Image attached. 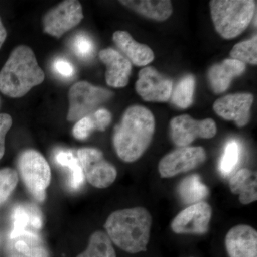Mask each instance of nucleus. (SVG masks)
Instances as JSON below:
<instances>
[{
    "label": "nucleus",
    "instance_id": "nucleus-13",
    "mask_svg": "<svg viewBox=\"0 0 257 257\" xmlns=\"http://www.w3.org/2000/svg\"><path fill=\"white\" fill-rule=\"evenodd\" d=\"M253 96L251 93L228 94L214 102V110L223 119L234 121L236 126L243 127L250 119V109Z\"/></svg>",
    "mask_w": 257,
    "mask_h": 257
},
{
    "label": "nucleus",
    "instance_id": "nucleus-4",
    "mask_svg": "<svg viewBox=\"0 0 257 257\" xmlns=\"http://www.w3.org/2000/svg\"><path fill=\"white\" fill-rule=\"evenodd\" d=\"M209 6L216 32L226 40L241 35L256 13L253 0H212Z\"/></svg>",
    "mask_w": 257,
    "mask_h": 257
},
{
    "label": "nucleus",
    "instance_id": "nucleus-25",
    "mask_svg": "<svg viewBox=\"0 0 257 257\" xmlns=\"http://www.w3.org/2000/svg\"><path fill=\"white\" fill-rule=\"evenodd\" d=\"M230 56L233 60H239L243 63L257 64V37L254 35L249 40L236 44L233 47Z\"/></svg>",
    "mask_w": 257,
    "mask_h": 257
},
{
    "label": "nucleus",
    "instance_id": "nucleus-2",
    "mask_svg": "<svg viewBox=\"0 0 257 257\" xmlns=\"http://www.w3.org/2000/svg\"><path fill=\"white\" fill-rule=\"evenodd\" d=\"M152 218L145 208L120 209L111 213L104 228L111 242L130 253L147 250L150 239Z\"/></svg>",
    "mask_w": 257,
    "mask_h": 257
},
{
    "label": "nucleus",
    "instance_id": "nucleus-22",
    "mask_svg": "<svg viewBox=\"0 0 257 257\" xmlns=\"http://www.w3.org/2000/svg\"><path fill=\"white\" fill-rule=\"evenodd\" d=\"M77 257H116L112 242L108 235L103 231L93 233L89 244L84 252Z\"/></svg>",
    "mask_w": 257,
    "mask_h": 257
},
{
    "label": "nucleus",
    "instance_id": "nucleus-7",
    "mask_svg": "<svg viewBox=\"0 0 257 257\" xmlns=\"http://www.w3.org/2000/svg\"><path fill=\"white\" fill-rule=\"evenodd\" d=\"M77 155L84 177L91 185L104 189L114 183L117 176L116 168L104 159L100 150L82 148L77 151Z\"/></svg>",
    "mask_w": 257,
    "mask_h": 257
},
{
    "label": "nucleus",
    "instance_id": "nucleus-5",
    "mask_svg": "<svg viewBox=\"0 0 257 257\" xmlns=\"http://www.w3.org/2000/svg\"><path fill=\"white\" fill-rule=\"evenodd\" d=\"M18 166L29 192L37 201L43 202L51 182L50 167L45 157L36 150H25L19 157Z\"/></svg>",
    "mask_w": 257,
    "mask_h": 257
},
{
    "label": "nucleus",
    "instance_id": "nucleus-18",
    "mask_svg": "<svg viewBox=\"0 0 257 257\" xmlns=\"http://www.w3.org/2000/svg\"><path fill=\"white\" fill-rule=\"evenodd\" d=\"M256 172L244 168L238 171L229 181L231 192L239 195V202L248 204L257 200Z\"/></svg>",
    "mask_w": 257,
    "mask_h": 257
},
{
    "label": "nucleus",
    "instance_id": "nucleus-19",
    "mask_svg": "<svg viewBox=\"0 0 257 257\" xmlns=\"http://www.w3.org/2000/svg\"><path fill=\"white\" fill-rule=\"evenodd\" d=\"M120 3L145 18L157 21H165L173 12L172 3L168 0L120 1Z\"/></svg>",
    "mask_w": 257,
    "mask_h": 257
},
{
    "label": "nucleus",
    "instance_id": "nucleus-33",
    "mask_svg": "<svg viewBox=\"0 0 257 257\" xmlns=\"http://www.w3.org/2000/svg\"><path fill=\"white\" fill-rule=\"evenodd\" d=\"M53 69L56 73L62 77L69 78L74 74V68L71 62L64 59L58 58L53 62Z\"/></svg>",
    "mask_w": 257,
    "mask_h": 257
},
{
    "label": "nucleus",
    "instance_id": "nucleus-14",
    "mask_svg": "<svg viewBox=\"0 0 257 257\" xmlns=\"http://www.w3.org/2000/svg\"><path fill=\"white\" fill-rule=\"evenodd\" d=\"M225 246L229 257H257L256 230L248 225H236L226 234Z\"/></svg>",
    "mask_w": 257,
    "mask_h": 257
},
{
    "label": "nucleus",
    "instance_id": "nucleus-1",
    "mask_svg": "<svg viewBox=\"0 0 257 257\" xmlns=\"http://www.w3.org/2000/svg\"><path fill=\"white\" fill-rule=\"evenodd\" d=\"M155 131L151 111L140 105L128 107L114 128L113 143L118 157L128 163L138 160L151 144Z\"/></svg>",
    "mask_w": 257,
    "mask_h": 257
},
{
    "label": "nucleus",
    "instance_id": "nucleus-15",
    "mask_svg": "<svg viewBox=\"0 0 257 257\" xmlns=\"http://www.w3.org/2000/svg\"><path fill=\"white\" fill-rule=\"evenodd\" d=\"M99 57L106 67L105 79L108 85L116 88L126 86L133 69L131 62L112 48L100 51Z\"/></svg>",
    "mask_w": 257,
    "mask_h": 257
},
{
    "label": "nucleus",
    "instance_id": "nucleus-10",
    "mask_svg": "<svg viewBox=\"0 0 257 257\" xmlns=\"http://www.w3.org/2000/svg\"><path fill=\"white\" fill-rule=\"evenodd\" d=\"M83 18L82 5L78 1L62 2L45 15L44 30L51 36L60 38L65 32L77 26Z\"/></svg>",
    "mask_w": 257,
    "mask_h": 257
},
{
    "label": "nucleus",
    "instance_id": "nucleus-24",
    "mask_svg": "<svg viewBox=\"0 0 257 257\" xmlns=\"http://www.w3.org/2000/svg\"><path fill=\"white\" fill-rule=\"evenodd\" d=\"M15 243L19 252L28 257H48V252L40 243V240L35 233L26 231Z\"/></svg>",
    "mask_w": 257,
    "mask_h": 257
},
{
    "label": "nucleus",
    "instance_id": "nucleus-29",
    "mask_svg": "<svg viewBox=\"0 0 257 257\" xmlns=\"http://www.w3.org/2000/svg\"><path fill=\"white\" fill-rule=\"evenodd\" d=\"M72 47L75 55L83 60H87L92 57L94 52V43L84 34H79L74 37Z\"/></svg>",
    "mask_w": 257,
    "mask_h": 257
},
{
    "label": "nucleus",
    "instance_id": "nucleus-12",
    "mask_svg": "<svg viewBox=\"0 0 257 257\" xmlns=\"http://www.w3.org/2000/svg\"><path fill=\"white\" fill-rule=\"evenodd\" d=\"M135 89L144 100L165 102L172 95L173 82L154 67H146L139 72Z\"/></svg>",
    "mask_w": 257,
    "mask_h": 257
},
{
    "label": "nucleus",
    "instance_id": "nucleus-26",
    "mask_svg": "<svg viewBox=\"0 0 257 257\" xmlns=\"http://www.w3.org/2000/svg\"><path fill=\"white\" fill-rule=\"evenodd\" d=\"M241 147L236 140H230L225 146L224 153L219 162V169L223 176H229L239 162Z\"/></svg>",
    "mask_w": 257,
    "mask_h": 257
},
{
    "label": "nucleus",
    "instance_id": "nucleus-17",
    "mask_svg": "<svg viewBox=\"0 0 257 257\" xmlns=\"http://www.w3.org/2000/svg\"><path fill=\"white\" fill-rule=\"evenodd\" d=\"M113 40L116 46L127 57L128 60L136 66H146L155 59L152 49L146 45L135 41L127 32H115Z\"/></svg>",
    "mask_w": 257,
    "mask_h": 257
},
{
    "label": "nucleus",
    "instance_id": "nucleus-6",
    "mask_svg": "<svg viewBox=\"0 0 257 257\" xmlns=\"http://www.w3.org/2000/svg\"><path fill=\"white\" fill-rule=\"evenodd\" d=\"M112 94V92L107 89L95 87L84 81L76 83L69 89L67 120L79 121L96 106L107 101Z\"/></svg>",
    "mask_w": 257,
    "mask_h": 257
},
{
    "label": "nucleus",
    "instance_id": "nucleus-27",
    "mask_svg": "<svg viewBox=\"0 0 257 257\" xmlns=\"http://www.w3.org/2000/svg\"><path fill=\"white\" fill-rule=\"evenodd\" d=\"M32 210L18 206L13 211V229L11 233L12 239L20 237L26 231L28 225L31 226Z\"/></svg>",
    "mask_w": 257,
    "mask_h": 257
},
{
    "label": "nucleus",
    "instance_id": "nucleus-31",
    "mask_svg": "<svg viewBox=\"0 0 257 257\" xmlns=\"http://www.w3.org/2000/svg\"><path fill=\"white\" fill-rule=\"evenodd\" d=\"M91 116L95 124L96 130L98 131H104L111 123V115L106 109H99L91 114Z\"/></svg>",
    "mask_w": 257,
    "mask_h": 257
},
{
    "label": "nucleus",
    "instance_id": "nucleus-23",
    "mask_svg": "<svg viewBox=\"0 0 257 257\" xmlns=\"http://www.w3.org/2000/svg\"><path fill=\"white\" fill-rule=\"evenodd\" d=\"M195 84L194 76L184 77L172 90L171 95L172 102L181 109L188 108L192 104Z\"/></svg>",
    "mask_w": 257,
    "mask_h": 257
},
{
    "label": "nucleus",
    "instance_id": "nucleus-9",
    "mask_svg": "<svg viewBox=\"0 0 257 257\" xmlns=\"http://www.w3.org/2000/svg\"><path fill=\"white\" fill-rule=\"evenodd\" d=\"M206 159L207 154L202 147H179L160 160L159 172L162 178H171L197 168L205 162Z\"/></svg>",
    "mask_w": 257,
    "mask_h": 257
},
{
    "label": "nucleus",
    "instance_id": "nucleus-20",
    "mask_svg": "<svg viewBox=\"0 0 257 257\" xmlns=\"http://www.w3.org/2000/svg\"><path fill=\"white\" fill-rule=\"evenodd\" d=\"M55 160L58 165L67 169L70 188L74 190L80 188L84 184V175L78 157L70 150H61L56 152Z\"/></svg>",
    "mask_w": 257,
    "mask_h": 257
},
{
    "label": "nucleus",
    "instance_id": "nucleus-21",
    "mask_svg": "<svg viewBox=\"0 0 257 257\" xmlns=\"http://www.w3.org/2000/svg\"><path fill=\"white\" fill-rule=\"evenodd\" d=\"M179 197L187 204L201 202L209 195V189L203 184L200 177L193 175L186 177L178 187Z\"/></svg>",
    "mask_w": 257,
    "mask_h": 257
},
{
    "label": "nucleus",
    "instance_id": "nucleus-35",
    "mask_svg": "<svg viewBox=\"0 0 257 257\" xmlns=\"http://www.w3.org/2000/svg\"><path fill=\"white\" fill-rule=\"evenodd\" d=\"M16 257H18V256H16Z\"/></svg>",
    "mask_w": 257,
    "mask_h": 257
},
{
    "label": "nucleus",
    "instance_id": "nucleus-28",
    "mask_svg": "<svg viewBox=\"0 0 257 257\" xmlns=\"http://www.w3.org/2000/svg\"><path fill=\"white\" fill-rule=\"evenodd\" d=\"M18 183L16 170L5 168L0 171V205L8 200Z\"/></svg>",
    "mask_w": 257,
    "mask_h": 257
},
{
    "label": "nucleus",
    "instance_id": "nucleus-32",
    "mask_svg": "<svg viewBox=\"0 0 257 257\" xmlns=\"http://www.w3.org/2000/svg\"><path fill=\"white\" fill-rule=\"evenodd\" d=\"M13 124V119L8 114H0V160L4 156L5 140L7 133Z\"/></svg>",
    "mask_w": 257,
    "mask_h": 257
},
{
    "label": "nucleus",
    "instance_id": "nucleus-30",
    "mask_svg": "<svg viewBox=\"0 0 257 257\" xmlns=\"http://www.w3.org/2000/svg\"><path fill=\"white\" fill-rule=\"evenodd\" d=\"M96 130L95 124L91 115L86 116L77 121L72 130L74 138L79 140H86L93 131Z\"/></svg>",
    "mask_w": 257,
    "mask_h": 257
},
{
    "label": "nucleus",
    "instance_id": "nucleus-3",
    "mask_svg": "<svg viewBox=\"0 0 257 257\" xmlns=\"http://www.w3.org/2000/svg\"><path fill=\"white\" fill-rule=\"evenodd\" d=\"M44 79L45 74L33 51L20 45L12 52L0 71V92L10 97H21Z\"/></svg>",
    "mask_w": 257,
    "mask_h": 257
},
{
    "label": "nucleus",
    "instance_id": "nucleus-34",
    "mask_svg": "<svg viewBox=\"0 0 257 257\" xmlns=\"http://www.w3.org/2000/svg\"><path fill=\"white\" fill-rule=\"evenodd\" d=\"M7 37V32L5 30V27L3 26V24L2 23L1 19H0V49L3 46Z\"/></svg>",
    "mask_w": 257,
    "mask_h": 257
},
{
    "label": "nucleus",
    "instance_id": "nucleus-16",
    "mask_svg": "<svg viewBox=\"0 0 257 257\" xmlns=\"http://www.w3.org/2000/svg\"><path fill=\"white\" fill-rule=\"evenodd\" d=\"M245 69L246 64L233 59H226L221 63L214 64L208 72V79L211 89L216 94L225 92L231 81L243 74Z\"/></svg>",
    "mask_w": 257,
    "mask_h": 257
},
{
    "label": "nucleus",
    "instance_id": "nucleus-11",
    "mask_svg": "<svg viewBox=\"0 0 257 257\" xmlns=\"http://www.w3.org/2000/svg\"><path fill=\"white\" fill-rule=\"evenodd\" d=\"M212 208L207 202L191 204L180 211L172 221L171 228L176 234H204L209 230Z\"/></svg>",
    "mask_w": 257,
    "mask_h": 257
},
{
    "label": "nucleus",
    "instance_id": "nucleus-8",
    "mask_svg": "<svg viewBox=\"0 0 257 257\" xmlns=\"http://www.w3.org/2000/svg\"><path fill=\"white\" fill-rule=\"evenodd\" d=\"M170 136L179 147H188L196 139H211L216 134L215 121L210 118L196 120L187 114L175 116L171 120Z\"/></svg>",
    "mask_w": 257,
    "mask_h": 257
}]
</instances>
